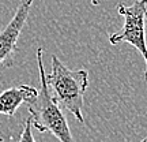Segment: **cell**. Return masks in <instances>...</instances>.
<instances>
[{
	"label": "cell",
	"mask_w": 147,
	"mask_h": 142,
	"mask_svg": "<svg viewBox=\"0 0 147 142\" xmlns=\"http://www.w3.org/2000/svg\"><path fill=\"white\" fill-rule=\"evenodd\" d=\"M51 62L52 70L45 78L53 101L69 112L76 120L84 123L82 108L84 93L89 86L87 70H69L56 55H52Z\"/></svg>",
	"instance_id": "cell-1"
},
{
	"label": "cell",
	"mask_w": 147,
	"mask_h": 142,
	"mask_svg": "<svg viewBox=\"0 0 147 142\" xmlns=\"http://www.w3.org/2000/svg\"><path fill=\"white\" fill-rule=\"evenodd\" d=\"M37 64L40 71V90L36 100L27 104V111L30 113L32 126L36 127L41 132H51L60 142H75L72 132L69 130L67 119L64 116L61 108L53 101L49 88L47 85V74L44 70V49L42 47L37 48Z\"/></svg>",
	"instance_id": "cell-2"
},
{
	"label": "cell",
	"mask_w": 147,
	"mask_h": 142,
	"mask_svg": "<svg viewBox=\"0 0 147 142\" xmlns=\"http://www.w3.org/2000/svg\"><path fill=\"white\" fill-rule=\"evenodd\" d=\"M116 8H117V12L124 18V25L119 32L110 34L109 42L112 45H119L125 42L136 48L146 62L144 81H147V0H136L131 5L119 3Z\"/></svg>",
	"instance_id": "cell-3"
},
{
	"label": "cell",
	"mask_w": 147,
	"mask_h": 142,
	"mask_svg": "<svg viewBox=\"0 0 147 142\" xmlns=\"http://www.w3.org/2000/svg\"><path fill=\"white\" fill-rule=\"evenodd\" d=\"M34 0H19L11 21L0 30V67H11L18 52V40L26 25Z\"/></svg>",
	"instance_id": "cell-4"
},
{
	"label": "cell",
	"mask_w": 147,
	"mask_h": 142,
	"mask_svg": "<svg viewBox=\"0 0 147 142\" xmlns=\"http://www.w3.org/2000/svg\"><path fill=\"white\" fill-rule=\"evenodd\" d=\"M38 90L29 85H19L15 88L4 90L0 93V115H5L11 118L14 116L16 109L23 104H30L36 100Z\"/></svg>",
	"instance_id": "cell-5"
},
{
	"label": "cell",
	"mask_w": 147,
	"mask_h": 142,
	"mask_svg": "<svg viewBox=\"0 0 147 142\" xmlns=\"http://www.w3.org/2000/svg\"><path fill=\"white\" fill-rule=\"evenodd\" d=\"M32 119L30 116L27 118L25 123H23V128H22L21 137H19V141L18 142H36L34 137H33V131H32Z\"/></svg>",
	"instance_id": "cell-6"
},
{
	"label": "cell",
	"mask_w": 147,
	"mask_h": 142,
	"mask_svg": "<svg viewBox=\"0 0 147 142\" xmlns=\"http://www.w3.org/2000/svg\"><path fill=\"white\" fill-rule=\"evenodd\" d=\"M90 3H91L93 5H98L100 4V0H90Z\"/></svg>",
	"instance_id": "cell-7"
},
{
	"label": "cell",
	"mask_w": 147,
	"mask_h": 142,
	"mask_svg": "<svg viewBox=\"0 0 147 142\" xmlns=\"http://www.w3.org/2000/svg\"><path fill=\"white\" fill-rule=\"evenodd\" d=\"M140 142H147V135H146V137H144V138H143V139H142V141H140Z\"/></svg>",
	"instance_id": "cell-8"
},
{
	"label": "cell",
	"mask_w": 147,
	"mask_h": 142,
	"mask_svg": "<svg viewBox=\"0 0 147 142\" xmlns=\"http://www.w3.org/2000/svg\"><path fill=\"white\" fill-rule=\"evenodd\" d=\"M0 142H4V139H3V138H0Z\"/></svg>",
	"instance_id": "cell-9"
}]
</instances>
